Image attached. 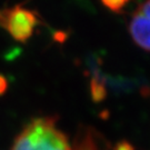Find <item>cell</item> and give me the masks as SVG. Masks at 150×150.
I'll return each mask as SVG.
<instances>
[{
    "instance_id": "7",
    "label": "cell",
    "mask_w": 150,
    "mask_h": 150,
    "mask_svg": "<svg viewBox=\"0 0 150 150\" xmlns=\"http://www.w3.org/2000/svg\"><path fill=\"white\" fill-rule=\"evenodd\" d=\"M111 150H134V147L127 140H120L113 146Z\"/></svg>"
},
{
    "instance_id": "8",
    "label": "cell",
    "mask_w": 150,
    "mask_h": 150,
    "mask_svg": "<svg viewBox=\"0 0 150 150\" xmlns=\"http://www.w3.org/2000/svg\"><path fill=\"white\" fill-rule=\"evenodd\" d=\"M7 88H8V81L5 76L0 75V96L7 91Z\"/></svg>"
},
{
    "instance_id": "1",
    "label": "cell",
    "mask_w": 150,
    "mask_h": 150,
    "mask_svg": "<svg viewBox=\"0 0 150 150\" xmlns=\"http://www.w3.org/2000/svg\"><path fill=\"white\" fill-rule=\"evenodd\" d=\"M11 150H70V142L57 127V117H40L18 134Z\"/></svg>"
},
{
    "instance_id": "6",
    "label": "cell",
    "mask_w": 150,
    "mask_h": 150,
    "mask_svg": "<svg viewBox=\"0 0 150 150\" xmlns=\"http://www.w3.org/2000/svg\"><path fill=\"white\" fill-rule=\"evenodd\" d=\"M101 4L112 12H121L130 0H100Z\"/></svg>"
},
{
    "instance_id": "3",
    "label": "cell",
    "mask_w": 150,
    "mask_h": 150,
    "mask_svg": "<svg viewBox=\"0 0 150 150\" xmlns=\"http://www.w3.org/2000/svg\"><path fill=\"white\" fill-rule=\"evenodd\" d=\"M129 32L137 46L150 51V0L136 8L129 22Z\"/></svg>"
},
{
    "instance_id": "2",
    "label": "cell",
    "mask_w": 150,
    "mask_h": 150,
    "mask_svg": "<svg viewBox=\"0 0 150 150\" xmlns=\"http://www.w3.org/2000/svg\"><path fill=\"white\" fill-rule=\"evenodd\" d=\"M38 23H40V20L37 13L21 6L0 10V26L19 42H27Z\"/></svg>"
},
{
    "instance_id": "5",
    "label": "cell",
    "mask_w": 150,
    "mask_h": 150,
    "mask_svg": "<svg viewBox=\"0 0 150 150\" xmlns=\"http://www.w3.org/2000/svg\"><path fill=\"white\" fill-rule=\"evenodd\" d=\"M90 96L93 102H101L107 97L106 83L98 75L93 76L90 82Z\"/></svg>"
},
{
    "instance_id": "4",
    "label": "cell",
    "mask_w": 150,
    "mask_h": 150,
    "mask_svg": "<svg viewBox=\"0 0 150 150\" xmlns=\"http://www.w3.org/2000/svg\"><path fill=\"white\" fill-rule=\"evenodd\" d=\"M70 150H111V146L107 138L91 126H80Z\"/></svg>"
},
{
    "instance_id": "9",
    "label": "cell",
    "mask_w": 150,
    "mask_h": 150,
    "mask_svg": "<svg viewBox=\"0 0 150 150\" xmlns=\"http://www.w3.org/2000/svg\"><path fill=\"white\" fill-rule=\"evenodd\" d=\"M64 38H66V35L62 33V32H57V33L54 35V39H56L57 41H60V42H62V41H64Z\"/></svg>"
}]
</instances>
